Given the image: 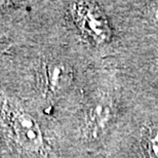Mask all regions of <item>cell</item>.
I'll use <instances>...</instances> for the list:
<instances>
[{
  "mask_svg": "<svg viewBox=\"0 0 158 158\" xmlns=\"http://www.w3.org/2000/svg\"><path fill=\"white\" fill-rule=\"evenodd\" d=\"M114 117V104L108 96L96 98L88 107L84 120V132L89 139L99 138Z\"/></svg>",
  "mask_w": 158,
  "mask_h": 158,
  "instance_id": "3957f363",
  "label": "cell"
},
{
  "mask_svg": "<svg viewBox=\"0 0 158 158\" xmlns=\"http://www.w3.org/2000/svg\"><path fill=\"white\" fill-rule=\"evenodd\" d=\"M143 146L148 158H158V124H153L147 128Z\"/></svg>",
  "mask_w": 158,
  "mask_h": 158,
  "instance_id": "5b68a950",
  "label": "cell"
},
{
  "mask_svg": "<svg viewBox=\"0 0 158 158\" xmlns=\"http://www.w3.org/2000/svg\"><path fill=\"white\" fill-rule=\"evenodd\" d=\"M73 73L64 62L49 61L43 65L41 80L46 94H56L65 89L71 83Z\"/></svg>",
  "mask_w": 158,
  "mask_h": 158,
  "instance_id": "277c9868",
  "label": "cell"
},
{
  "mask_svg": "<svg viewBox=\"0 0 158 158\" xmlns=\"http://www.w3.org/2000/svg\"><path fill=\"white\" fill-rule=\"evenodd\" d=\"M1 122L10 140L20 149L40 153L44 149V139L38 122L24 109L10 101L1 106Z\"/></svg>",
  "mask_w": 158,
  "mask_h": 158,
  "instance_id": "6da1fadb",
  "label": "cell"
},
{
  "mask_svg": "<svg viewBox=\"0 0 158 158\" xmlns=\"http://www.w3.org/2000/svg\"><path fill=\"white\" fill-rule=\"evenodd\" d=\"M151 11L154 15V18L158 20V2H154L152 5H151Z\"/></svg>",
  "mask_w": 158,
  "mask_h": 158,
  "instance_id": "8992f818",
  "label": "cell"
},
{
  "mask_svg": "<svg viewBox=\"0 0 158 158\" xmlns=\"http://www.w3.org/2000/svg\"><path fill=\"white\" fill-rule=\"evenodd\" d=\"M71 14L77 27L93 42L105 44L111 40L108 19L94 3L75 2L71 5Z\"/></svg>",
  "mask_w": 158,
  "mask_h": 158,
  "instance_id": "7a4b0ae2",
  "label": "cell"
}]
</instances>
